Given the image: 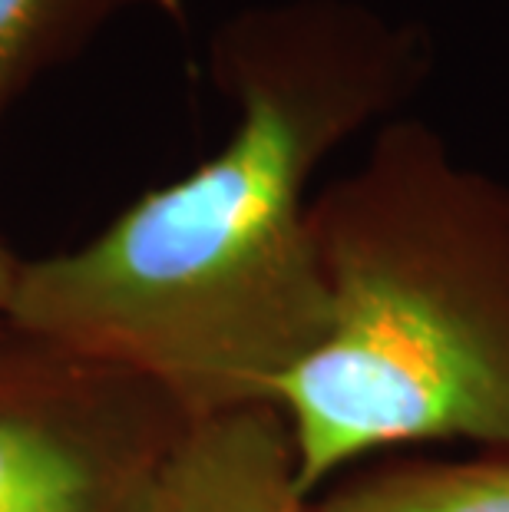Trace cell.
<instances>
[{"label":"cell","mask_w":509,"mask_h":512,"mask_svg":"<svg viewBox=\"0 0 509 512\" xmlns=\"http://www.w3.org/2000/svg\"><path fill=\"white\" fill-rule=\"evenodd\" d=\"M229 139L70 252L20 261L4 321L159 384L189 417L272 403L328 331L311 182L400 116L433 37L361 0H275L209 40Z\"/></svg>","instance_id":"1"},{"label":"cell","mask_w":509,"mask_h":512,"mask_svg":"<svg viewBox=\"0 0 509 512\" xmlns=\"http://www.w3.org/2000/svg\"><path fill=\"white\" fill-rule=\"evenodd\" d=\"M311 228L328 331L272 400L301 489L414 443L509 453V182L394 116L314 192Z\"/></svg>","instance_id":"2"},{"label":"cell","mask_w":509,"mask_h":512,"mask_svg":"<svg viewBox=\"0 0 509 512\" xmlns=\"http://www.w3.org/2000/svg\"><path fill=\"white\" fill-rule=\"evenodd\" d=\"M192 420L143 374L0 321V512H143Z\"/></svg>","instance_id":"3"},{"label":"cell","mask_w":509,"mask_h":512,"mask_svg":"<svg viewBox=\"0 0 509 512\" xmlns=\"http://www.w3.org/2000/svg\"><path fill=\"white\" fill-rule=\"evenodd\" d=\"M275 403L196 417L143 512H314Z\"/></svg>","instance_id":"4"},{"label":"cell","mask_w":509,"mask_h":512,"mask_svg":"<svg viewBox=\"0 0 509 512\" xmlns=\"http://www.w3.org/2000/svg\"><path fill=\"white\" fill-rule=\"evenodd\" d=\"M314 512H509V453L476 460H394L324 486Z\"/></svg>","instance_id":"5"},{"label":"cell","mask_w":509,"mask_h":512,"mask_svg":"<svg viewBox=\"0 0 509 512\" xmlns=\"http://www.w3.org/2000/svg\"><path fill=\"white\" fill-rule=\"evenodd\" d=\"M143 7L182 20V0H0V119L113 17Z\"/></svg>","instance_id":"6"},{"label":"cell","mask_w":509,"mask_h":512,"mask_svg":"<svg viewBox=\"0 0 509 512\" xmlns=\"http://www.w3.org/2000/svg\"><path fill=\"white\" fill-rule=\"evenodd\" d=\"M17 271H20V258L10 255V252H7V245L0 242V321H4L7 304H10V294H14Z\"/></svg>","instance_id":"7"}]
</instances>
